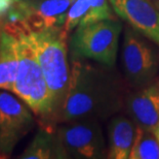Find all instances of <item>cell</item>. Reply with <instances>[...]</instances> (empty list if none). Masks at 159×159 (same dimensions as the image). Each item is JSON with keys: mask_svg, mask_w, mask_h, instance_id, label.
<instances>
[{"mask_svg": "<svg viewBox=\"0 0 159 159\" xmlns=\"http://www.w3.org/2000/svg\"><path fill=\"white\" fill-rule=\"evenodd\" d=\"M122 23L117 18L79 25L70 38L72 59H86L114 68Z\"/></svg>", "mask_w": 159, "mask_h": 159, "instance_id": "cell-4", "label": "cell"}, {"mask_svg": "<svg viewBox=\"0 0 159 159\" xmlns=\"http://www.w3.org/2000/svg\"><path fill=\"white\" fill-rule=\"evenodd\" d=\"M129 159H159V138L154 130L138 126Z\"/></svg>", "mask_w": 159, "mask_h": 159, "instance_id": "cell-14", "label": "cell"}, {"mask_svg": "<svg viewBox=\"0 0 159 159\" xmlns=\"http://www.w3.org/2000/svg\"><path fill=\"white\" fill-rule=\"evenodd\" d=\"M22 159L68 158L60 144L56 130L41 127L31 144L20 155Z\"/></svg>", "mask_w": 159, "mask_h": 159, "instance_id": "cell-13", "label": "cell"}, {"mask_svg": "<svg viewBox=\"0 0 159 159\" xmlns=\"http://www.w3.org/2000/svg\"><path fill=\"white\" fill-rule=\"evenodd\" d=\"M12 3L13 0H0V16L4 15L11 8Z\"/></svg>", "mask_w": 159, "mask_h": 159, "instance_id": "cell-17", "label": "cell"}, {"mask_svg": "<svg viewBox=\"0 0 159 159\" xmlns=\"http://www.w3.org/2000/svg\"><path fill=\"white\" fill-rule=\"evenodd\" d=\"M153 2H154V4L156 5V7L159 9V0H153Z\"/></svg>", "mask_w": 159, "mask_h": 159, "instance_id": "cell-19", "label": "cell"}, {"mask_svg": "<svg viewBox=\"0 0 159 159\" xmlns=\"http://www.w3.org/2000/svg\"><path fill=\"white\" fill-rule=\"evenodd\" d=\"M154 131H155V133H156V135H157L158 138H159V123L157 124V126H156V128L154 129Z\"/></svg>", "mask_w": 159, "mask_h": 159, "instance_id": "cell-18", "label": "cell"}, {"mask_svg": "<svg viewBox=\"0 0 159 159\" xmlns=\"http://www.w3.org/2000/svg\"><path fill=\"white\" fill-rule=\"evenodd\" d=\"M23 26L35 50L48 86L52 103L53 125L56 126L68 90L70 79L68 33L64 28L35 31L27 28L24 24Z\"/></svg>", "mask_w": 159, "mask_h": 159, "instance_id": "cell-3", "label": "cell"}, {"mask_svg": "<svg viewBox=\"0 0 159 159\" xmlns=\"http://www.w3.org/2000/svg\"><path fill=\"white\" fill-rule=\"evenodd\" d=\"M138 125L130 117L115 116L108 126L107 157L110 159H129Z\"/></svg>", "mask_w": 159, "mask_h": 159, "instance_id": "cell-12", "label": "cell"}, {"mask_svg": "<svg viewBox=\"0 0 159 159\" xmlns=\"http://www.w3.org/2000/svg\"><path fill=\"white\" fill-rule=\"evenodd\" d=\"M2 157H3V155H2L1 153H0V158H2Z\"/></svg>", "mask_w": 159, "mask_h": 159, "instance_id": "cell-21", "label": "cell"}, {"mask_svg": "<svg viewBox=\"0 0 159 159\" xmlns=\"http://www.w3.org/2000/svg\"><path fill=\"white\" fill-rule=\"evenodd\" d=\"M112 68L72 59L68 90L57 123L80 119H104L117 113L125 98L123 88Z\"/></svg>", "mask_w": 159, "mask_h": 159, "instance_id": "cell-1", "label": "cell"}, {"mask_svg": "<svg viewBox=\"0 0 159 159\" xmlns=\"http://www.w3.org/2000/svg\"><path fill=\"white\" fill-rule=\"evenodd\" d=\"M89 0H75L72 3V5L70 6L68 11V13H67L65 26H64V29L68 34L73 29H75L79 26L84 16L86 15L87 11H89Z\"/></svg>", "mask_w": 159, "mask_h": 159, "instance_id": "cell-16", "label": "cell"}, {"mask_svg": "<svg viewBox=\"0 0 159 159\" xmlns=\"http://www.w3.org/2000/svg\"><path fill=\"white\" fill-rule=\"evenodd\" d=\"M89 8L79 25L116 18L109 0H89Z\"/></svg>", "mask_w": 159, "mask_h": 159, "instance_id": "cell-15", "label": "cell"}, {"mask_svg": "<svg viewBox=\"0 0 159 159\" xmlns=\"http://www.w3.org/2000/svg\"><path fill=\"white\" fill-rule=\"evenodd\" d=\"M125 107L139 127L154 130L159 123V77L125 97Z\"/></svg>", "mask_w": 159, "mask_h": 159, "instance_id": "cell-10", "label": "cell"}, {"mask_svg": "<svg viewBox=\"0 0 159 159\" xmlns=\"http://www.w3.org/2000/svg\"><path fill=\"white\" fill-rule=\"evenodd\" d=\"M75 0H28L13 2L4 16L31 30L64 28L67 13Z\"/></svg>", "mask_w": 159, "mask_h": 159, "instance_id": "cell-7", "label": "cell"}, {"mask_svg": "<svg viewBox=\"0 0 159 159\" xmlns=\"http://www.w3.org/2000/svg\"><path fill=\"white\" fill-rule=\"evenodd\" d=\"M19 67L16 37L3 16H0V89L13 91Z\"/></svg>", "mask_w": 159, "mask_h": 159, "instance_id": "cell-11", "label": "cell"}, {"mask_svg": "<svg viewBox=\"0 0 159 159\" xmlns=\"http://www.w3.org/2000/svg\"><path fill=\"white\" fill-rule=\"evenodd\" d=\"M57 137L68 158L101 159L108 154L100 120L80 119L56 128Z\"/></svg>", "mask_w": 159, "mask_h": 159, "instance_id": "cell-6", "label": "cell"}, {"mask_svg": "<svg viewBox=\"0 0 159 159\" xmlns=\"http://www.w3.org/2000/svg\"><path fill=\"white\" fill-rule=\"evenodd\" d=\"M21 100L0 91V153L2 155L11 154L16 144L35 125L33 112Z\"/></svg>", "mask_w": 159, "mask_h": 159, "instance_id": "cell-8", "label": "cell"}, {"mask_svg": "<svg viewBox=\"0 0 159 159\" xmlns=\"http://www.w3.org/2000/svg\"><path fill=\"white\" fill-rule=\"evenodd\" d=\"M121 65L126 82L140 88L159 77V47L127 25L123 31Z\"/></svg>", "mask_w": 159, "mask_h": 159, "instance_id": "cell-5", "label": "cell"}, {"mask_svg": "<svg viewBox=\"0 0 159 159\" xmlns=\"http://www.w3.org/2000/svg\"><path fill=\"white\" fill-rule=\"evenodd\" d=\"M4 19L15 33L18 43L19 67L12 92L39 118L41 127L55 130L52 98L35 50L22 23L8 21L5 17Z\"/></svg>", "mask_w": 159, "mask_h": 159, "instance_id": "cell-2", "label": "cell"}, {"mask_svg": "<svg viewBox=\"0 0 159 159\" xmlns=\"http://www.w3.org/2000/svg\"><path fill=\"white\" fill-rule=\"evenodd\" d=\"M22 1H28V0H13V2H22Z\"/></svg>", "mask_w": 159, "mask_h": 159, "instance_id": "cell-20", "label": "cell"}, {"mask_svg": "<svg viewBox=\"0 0 159 159\" xmlns=\"http://www.w3.org/2000/svg\"><path fill=\"white\" fill-rule=\"evenodd\" d=\"M115 15L159 47V9L153 0H109Z\"/></svg>", "mask_w": 159, "mask_h": 159, "instance_id": "cell-9", "label": "cell"}]
</instances>
